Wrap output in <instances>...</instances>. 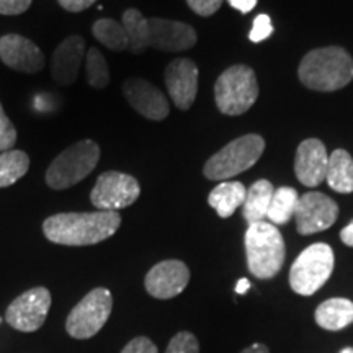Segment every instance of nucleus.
I'll return each mask as SVG.
<instances>
[{
	"instance_id": "1",
	"label": "nucleus",
	"mask_w": 353,
	"mask_h": 353,
	"mask_svg": "<svg viewBox=\"0 0 353 353\" xmlns=\"http://www.w3.org/2000/svg\"><path fill=\"white\" fill-rule=\"evenodd\" d=\"M120 224L121 216L118 211L59 213L44 221L43 232L48 241L59 245H95L112 237Z\"/></svg>"
},
{
	"instance_id": "2",
	"label": "nucleus",
	"mask_w": 353,
	"mask_h": 353,
	"mask_svg": "<svg viewBox=\"0 0 353 353\" xmlns=\"http://www.w3.org/2000/svg\"><path fill=\"white\" fill-rule=\"evenodd\" d=\"M298 76L311 90H341L353 81V59L341 46L319 48L303 57Z\"/></svg>"
},
{
	"instance_id": "3",
	"label": "nucleus",
	"mask_w": 353,
	"mask_h": 353,
	"mask_svg": "<svg viewBox=\"0 0 353 353\" xmlns=\"http://www.w3.org/2000/svg\"><path fill=\"white\" fill-rule=\"evenodd\" d=\"M247 267L259 280H270L285 263L286 249L281 232L275 224L260 221L249 224L245 231Z\"/></svg>"
},
{
	"instance_id": "4",
	"label": "nucleus",
	"mask_w": 353,
	"mask_h": 353,
	"mask_svg": "<svg viewBox=\"0 0 353 353\" xmlns=\"http://www.w3.org/2000/svg\"><path fill=\"white\" fill-rule=\"evenodd\" d=\"M100 161V145L92 139L72 144L57 156L46 170V183L52 190H65L90 175Z\"/></svg>"
},
{
	"instance_id": "5",
	"label": "nucleus",
	"mask_w": 353,
	"mask_h": 353,
	"mask_svg": "<svg viewBox=\"0 0 353 353\" xmlns=\"http://www.w3.org/2000/svg\"><path fill=\"white\" fill-rule=\"evenodd\" d=\"M259 99V82L254 69L237 64L224 70L214 83V100L221 113L239 117Z\"/></svg>"
},
{
	"instance_id": "6",
	"label": "nucleus",
	"mask_w": 353,
	"mask_h": 353,
	"mask_svg": "<svg viewBox=\"0 0 353 353\" xmlns=\"http://www.w3.org/2000/svg\"><path fill=\"white\" fill-rule=\"evenodd\" d=\"M263 151L265 141L262 136H241L211 156L203 167V174L210 180L232 179L257 164Z\"/></svg>"
},
{
	"instance_id": "7",
	"label": "nucleus",
	"mask_w": 353,
	"mask_h": 353,
	"mask_svg": "<svg viewBox=\"0 0 353 353\" xmlns=\"http://www.w3.org/2000/svg\"><path fill=\"white\" fill-rule=\"evenodd\" d=\"M334 250L324 242L306 247L290 270V285L294 293L311 296L319 291L334 272Z\"/></svg>"
},
{
	"instance_id": "8",
	"label": "nucleus",
	"mask_w": 353,
	"mask_h": 353,
	"mask_svg": "<svg viewBox=\"0 0 353 353\" xmlns=\"http://www.w3.org/2000/svg\"><path fill=\"white\" fill-rule=\"evenodd\" d=\"M113 307V296L107 288H95L85 294L70 311L65 321V330L74 339H90L107 324Z\"/></svg>"
},
{
	"instance_id": "9",
	"label": "nucleus",
	"mask_w": 353,
	"mask_h": 353,
	"mask_svg": "<svg viewBox=\"0 0 353 353\" xmlns=\"http://www.w3.org/2000/svg\"><path fill=\"white\" fill-rule=\"evenodd\" d=\"M141 187L132 175L108 170L97 179L90 201L99 211H118L138 200Z\"/></svg>"
},
{
	"instance_id": "10",
	"label": "nucleus",
	"mask_w": 353,
	"mask_h": 353,
	"mask_svg": "<svg viewBox=\"0 0 353 353\" xmlns=\"http://www.w3.org/2000/svg\"><path fill=\"white\" fill-rule=\"evenodd\" d=\"M51 301L50 290L44 286H37V288L25 291L19 298L13 299L10 306L7 307V324L20 332H34L46 321Z\"/></svg>"
},
{
	"instance_id": "11",
	"label": "nucleus",
	"mask_w": 353,
	"mask_h": 353,
	"mask_svg": "<svg viewBox=\"0 0 353 353\" xmlns=\"http://www.w3.org/2000/svg\"><path fill=\"white\" fill-rule=\"evenodd\" d=\"M339 206L332 198L319 192H309L299 196L296 213L298 232L303 236L325 231L337 221Z\"/></svg>"
},
{
	"instance_id": "12",
	"label": "nucleus",
	"mask_w": 353,
	"mask_h": 353,
	"mask_svg": "<svg viewBox=\"0 0 353 353\" xmlns=\"http://www.w3.org/2000/svg\"><path fill=\"white\" fill-rule=\"evenodd\" d=\"M188 267L180 260H164L154 265L144 280L145 291L157 299H172L187 288Z\"/></svg>"
},
{
	"instance_id": "13",
	"label": "nucleus",
	"mask_w": 353,
	"mask_h": 353,
	"mask_svg": "<svg viewBox=\"0 0 353 353\" xmlns=\"http://www.w3.org/2000/svg\"><path fill=\"white\" fill-rule=\"evenodd\" d=\"M0 59L8 68L21 74H37L46 64L44 54L37 44L15 33L0 38Z\"/></svg>"
},
{
	"instance_id": "14",
	"label": "nucleus",
	"mask_w": 353,
	"mask_h": 353,
	"mask_svg": "<svg viewBox=\"0 0 353 353\" xmlns=\"http://www.w3.org/2000/svg\"><path fill=\"white\" fill-rule=\"evenodd\" d=\"M123 94L128 103L144 118L162 121L169 117V100L165 95L144 79H130L123 83Z\"/></svg>"
},
{
	"instance_id": "15",
	"label": "nucleus",
	"mask_w": 353,
	"mask_h": 353,
	"mask_svg": "<svg viewBox=\"0 0 353 353\" xmlns=\"http://www.w3.org/2000/svg\"><path fill=\"white\" fill-rule=\"evenodd\" d=\"M165 87L175 107L188 110L198 94V68L192 59H174L165 68Z\"/></svg>"
},
{
	"instance_id": "16",
	"label": "nucleus",
	"mask_w": 353,
	"mask_h": 353,
	"mask_svg": "<svg viewBox=\"0 0 353 353\" xmlns=\"http://www.w3.org/2000/svg\"><path fill=\"white\" fill-rule=\"evenodd\" d=\"M149 48H156L159 51L179 52L193 48L198 41V34L192 26L183 21L149 19Z\"/></svg>"
},
{
	"instance_id": "17",
	"label": "nucleus",
	"mask_w": 353,
	"mask_h": 353,
	"mask_svg": "<svg viewBox=\"0 0 353 353\" xmlns=\"http://www.w3.org/2000/svg\"><path fill=\"white\" fill-rule=\"evenodd\" d=\"M329 156L322 141L311 138L298 145L294 159V172L304 187H317L325 180Z\"/></svg>"
},
{
	"instance_id": "18",
	"label": "nucleus",
	"mask_w": 353,
	"mask_h": 353,
	"mask_svg": "<svg viewBox=\"0 0 353 353\" xmlns=\"http://www.w3.org/2000/svg\"><path fill=\"white\" fill-rule=\"evenodd\" d=\"M83 57H85V39L79 37V34L65 38L52 54V79L63 87L76 82Z\"/></svg>"
},
{
	"instance_id": "19",
	"label": "nucleus",
	"mask_w": 353,
	"mask_h": 353,
	"mask_svg": "<svg viewBox=\"0 0 353 353\" xmlns=\"http://www.w3.org/2000/svg\"><path fill=\"white\" fill-rule=\"evenodd\" d=\"M317 325L325 330L345 329L353 322V303L345 298H332L321 303L316 309Z\"/></svg>"
},
{
	"instance_id": "20",
	"label": "nucleus",
	"mask_w": 353,
	"mask_h": 353,
	"mask_svg": "<svg viewBox=\"0 0 353 353\" xmlns=\"http://www.w3.org/2000/svg\"><path fill=\"white\" fill-rule=\"evenodd\" d=\"M247 188L241 182H221L210 193L208 203L219 218H231L239 206L244 205Z\"/></svg>"
},
{
	"instance_id": "21",
	"label": "nucleus",
	"mask_w": 353,
	"mask_h": 353,
	"mask_svg": "<svg viewBox=\"0 0 353 353\" xmlns=\"http://www.w3.org/2000/svg\"><path fill=\"white\" fill-rule=\"evenodd\" d=\"M273 192H275V188L268 180H259L247 190L245 201L242 205V214H244L247 223L254 224L267 219Z\"/></svg>"
},
{
	"instance_id": "22",
	"label": "nucleus",
	"mask_w": 353,
	"mask_h": 353,
	"mask_svg": "<svg viewBox=\"0 0 353 353\" xmlns=\"http://www.w3.org/2000/svg\"><path fill=\"white\" fill-rule=\"evenodd\" d=\"M325 179L334 192H353V159L345 149H337L330 154Z\"/></svg>"
},
{
	"instance_id": "23",
	"label": "nucleus",
	"mask_w": 353,
	"mask_h": 353,
	"mask_svg": "<svg viewBox=\"0 0 353 353\" xmlns=\"http://www.w3.org/2000/svg\"><path fill=\"white\" fill-rule=\"evenodd\" d=\"M121 23L125 26V32L130 41V50L132 54H141L149 48V38H151V30H149V19H144L143 13L136 8H128L123 13Z\"/></svg>"
},
{
	"instance_id": "24",
	"label": "nucleus",
	"mask_w": 353,
	"mask_h": 353,
	"mask_svg": "<svg viewBox=\"0 0 353 353\" xmlns=\"http://www.w3.org/2000/svg\"><path fill=\"white\" fill-rule=\"evenodd\" d=\"M299 195L294 188L280 187L273 192L270 206H268L267 219L275 226L286 224L291 218H294Z\"/></svg>"
},
{
	"instance_id": "25",
	"label": "nucleus",
	"mask_w": 353,
	"mask_h": 353,
	"mask_svg": "<svg viewBox=\"0 0 353 353\" xmlns=\"http://www.w3.org/2000/svg\"><path fill=\"white\" fill-rule=\"evenodd\" d=\"M30 169V157L23 151H6L0 154V188L10 187L25 176Z\"/></svg>"
},
{
	"instance_id": "26",
	"label": "nucleus",
	"mask_w": 353,
	"mask_h": 353,
	"mask_svg": "<svg viewBox=\"0 0 353 353\" xmlns=\"http://www.w3.org/2000/svg\"><path fill=\"white\" fill-rule=\"evenodd\" d=\"M94 37L99 41L107 46L112 51H125L130 48V41H128V34L125 32V26L121 21L112 20V19H101L95 21L92 26Z\"/></svg>"
},
{
	"instance_id": "27",
	"label": "nucleus",
	"mask_w": 353,
	"mask_h": 353,
	"mask_svg": "<svg viewBox=\"0 0 353 353\" xmlns=\"http://www.w3.org/2000/svg\"><path fill=\"white\" fill-rule=\"evenodd\" d=\"M85 79L90 87L101 90L110 83V70L105 56L97 48L85 51Z\"/></svg>"
},
{
	"instance_id": "28",
	"label": "nucleus",
	"mask_w": 353,
	"mask_h": 353,
	"mask_svg": "<svg viewBox=\"0 0 353 353\" xmlns=\"http://www.w3.org/2000/svg\"><path fill=\"white\" fill-rule=\"evenodd\" d=\"M165 353H200V343L192 332H179L172 337Z\"/></svg>"
},
{
	"instance_id": "29",
	"label": "nucleus",
	"mask_w": 353,
	"mask_h": 353,
	"mask_svg": "<svg viewBox=\"0 0 353 353\" xmlns=\"http://www.w3.org/2000/svg\"><path fill=\"white\" fill-rule=\"evenodd\" d=\"M17 143V130L13 123L3 112L2 103H0V152L10 151Z\"/></svg>"
},
{
	"instance_id": "30",
	"label": "nucleus",
	"mask_w": 353,
	"mask_h": 353,
	"mask_svg": "<svg viewBox=\"0 0 353 353\" xmlns=\"http://www.w3.org/2000/svg\"><path fill=\"white\" fill-rule=\"evenodd\" d=\"M273 33L272 20L268 15H259L254 20V26L249 33V39L252 43H262Z\"/></svg>"
},
{
	"instance_id": "31",
	"label": "nucleus",
	"mask_w": 353,
	"mask_h": 353,
	"mask_svg": "<svg viewBox=\"0 0 353 353\" xmlns=\"http://www.w3.org/2000/svg\"><path fill=\"white\" fill-rule=\"evenodd\" d=\"M187 3L196 15L211 17L219 10L223 0H187Z\"/></svg>"
},
{
	"instance_id": "32",
	"label": "nucleus",
	"mask_w": 353,
	"mask_h": 353,
	"mask_svg": "<svg viewBox=\"0 0 353 353\" xmlns=\"http://www.w3.org/2000/svg\"><path fill=\"white\" fill-rule=\"evenodd\" d=\"M121 353H157V347L148 337H136L123 348Z\"/></svg>"
},
{
	"instance_id": "33",
	"label": "nucleus",
	"mask_w": 353,
	"mask_h": 353,
	"mask_svg": "<svg viewBox=\"0 0 353 353\" xmlns=\"http://www.w3.org/2000/svg\"><path fill=\"white\" fill-rule=\"evenodd\" d=\"M32 6V0H0V15H20Z\"/></svg>"
},
{
	"instance_id": "34",
	"label": "nucleus",
	"mask_w": 353,
	"mask_h": 353,
	"mask_svg": "<svg viewBox=\"0 0 353 353\" xmlns=\"http://www.w3.org/2000/svg\"><path fill=\"white\" fill-rule=\"evenodd\" d=\"M57 2H59V6L63 7L64 10L77 13L94 6L97 0H57Z\"/></svg>"
},
{
	"instance_id": "35",
	"label": "nucleus",
	"mask_w": 353,
	"mask_h": 353,
	"mask_svg": "<svg viewBox=\"0 0 353 353\" xmlns=\"http://www.w3.org/2000/svg\"><path fill=\"white\" fill-rule=\"evenodd\" d=\"M231 3L232 8L239 10L241 13H249L254 10V7L257 6V0H228Z\"/></svg>"
},
{
	"instance_id": "36",
	"label": "nucleus",
	"mask_w": 353,
	"mask_h": 353,
	"mask_svg": "<svg viewBox=\"0 0 353 353\" xmlns=\"http://www.w3.org/2000/svg\"><path fill=\"white\" fill-rule=\"evenodd\" d=\"M341 239L345 245L353 247V221L341 231Z\"/></svg>"
},
{
	"instance_id": "37",
	"label": "nucleus",
	"mask_w": 353,
	"mask_h": 353,
	"mask_svg": "<svg viewBox=\"0 0 353 353\" xmlns=\"http://www.w3.org/2000/svg\"><path fill=\"white\" fill-rule=\"evenodd\" d=\"M241 353H270V352H268V348L265 347L263 343H254V345L244 348Z\"/></svg>"
},
{
	"instance_id": "38",
	"label": "nucleus",
	"mask_w": 353,
	"mask_h": 353,
	"mask_svg": "<svg viewBox=\"0 0 353 353\" xmlns=\"http://www.w3.org/2000/svg\"><path fill=\"white\" fill-rule=\"evenodd\" d=\"M249 288H250V281L247 280V278H241V280L237 281V285H236V293L237 294H244V293H247V291H249Z\"/></svg>"
},
{
	"instance_id": "39",
	"label": "nucleus",
	"mask_w": 353,
	"mask_h": 353,
	"mask_svg": "<svg viewBox=\"0 0 353 353\" xmlns=\"http://www.w3.org/2000/svg\"><path fill=\"white\" fill-rule=\"evenodd\" d=\"M339 353H353V348L352 347H347V348H343V350H341Z\"/></svg>"
}]
</instances>
